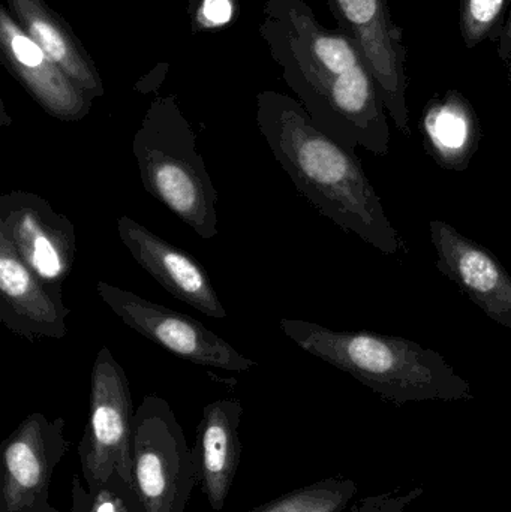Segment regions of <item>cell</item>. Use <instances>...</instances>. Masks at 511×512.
<instances>
[{"label":"cell","mask_w":511,"mask_h":512,"mask_svg":"<svg viewBox=\"0 0 511 512\" xmlns=\"http://www.w3.org/2000/svg\"><path fill=\"white\" fill-rule=\"evenodd\" d=\"M68 450L63 418L27 415L0 448V512H60L51 507L50 486Z\"/></svg>","instance_id":"obj_8"},{"label":"cell","mask_w":511,"mask_h":512,"mask_svg":"<svg viewBox=\"0 0 511 512\" xmlns=\"http://www.w3.org/2000/svg\"><path fill=\"white\" fill-rule=\"evenodd\" d=\"M425 147L438 165L450 171L467 170L480 143V123L467 98L456 90L435 96L422 117Z\"/></svg>","instance_id":"obj_16"},{"label":"cell","mask_w":511,"mask_h":512,"mask_svg":"<svg viewBox=\"0 0 511 512\" xmlns=\"http://www.w3.org/2000/svg\"><path fill=\"white\" fill-rule=\"evenodd\" d=\"M200 14L207 26H222L231 20L233 3L231 0H203Z\"/></svg>","instance_id":"obj_22"},{"label":"cell","mask_w":511,"mask_h":512,"mask_svg":"<svg viewBox=\"0 0 511 512\" xmlns=\"http://www.w3.org/2000/svg\"><path fill=\"white\" fill-rule=\"evenodd\" d=\"M257 120L278 164L324 218L383 255L404 249L356 153L321 131L303 105L279 93H261Z\"/></svg>","instance_id":"obj_1"},{"label":"cell","mask_w":511,"mask_h":512,"mask_svg":"<svg viewBox=\"0 0 511 512\" xmlns=\"http://www.w3.org/2000/svg\"><path fill=\"white\" fill-rule=\"evenodd\" d=\"M134 403L128 376L110 348L96 355L90 375L89 420L78 445L87 490L104 484L114 472L132 484Z\"/></svg>","instance_id":"obj_6"},{"label":"cell","mask_w":511,"mask_h":512,"mask_svg":"<svg viewBox=\"0 0 511 512\" xmlns=\"http://www.w3.org/2000/svg\"><path fill=\"white\" fill-rule=\"evenodd\" d=\"M438 271L488 318L511 330V276L500 259L444 221L429 222Z\"/></svg>","instance_id":"obj_11"},{"label":"cell","mask_w":511,"mask_h":512,"mask_svg":"<svg viewBox=\"0 0 511 512\" xmlns=\"http://www.w3.org/2000/svg\"><path fill=\"white\" fill-rule=\"evenodd\" d=\"M285 77L315 125L345 149L389 155V117L365 57L344 30L324 29L299 0L287 8Z\"/></svg>","instance_id":"obj_2"},{"label":"cell","mask_w":511,"mask_h":512,"mask_svg":"<svg viewBox=\"0 0 511 512\" xmlns=\"http://www.w3.org/2000/svg\"><path fill=\"white\" fill-rule=\"evenodd\" d=\"M143 188L197 236H218V191L197 150V137L171 99L147 111L132 141Z\"/></svg>","instance_id":"obj_4"},{"label":"cell","mask_w":511,"mask_h":512,"mask_svg":"<svg viewBox=\"0 0 511 512\" xmlns=\"http://www.w3.org/2000/svg\"><path fill=\"white\" fill-rule=\"evenodd\" d=\"M509 0H461L459 27L465 47L476 48L483 41L498 42Z\"/></svg>","instance_id":"obj_20"},{"label":"cell","mask_w":511,"mask_h":512,"mask_svg":"<svg viewBox=\"0 0 511 512\" xmlns=\"http://www.w3.org/2000/svg\"><path fill=\"white\" fill-rule=\"evenodd\" d=\"M333 15L365 57L384 107L398 131L411 137L407 105V47L387 0H327Z\"/></svg>","instance_id":"obj_9"},{"label":"cell","mask_w":511,"mask_h":512,"mask_svg":"<svg viewBox=\"0 0 511 512\" xmlns=\"http://www.w3.org/2000/svg\"><path fill=\"white\" fill-rule=\"evenodd\" d=\"M425 493L422 487L408 490L401 495L392 493H381V495L368 496L360 499L353 505L350 512H404L413 502Z\"/></svg>","instance_id":"obj_21"},{"label":"cell","mask_w":511,"mask_h":512,"mask_svg":"<svg viewBox=\"0 0 511 512\" xmlns=\"http://www.w3.org/2000/svg\"><path fill=\"white\" fill-rule=\"evenodd\" d=\"M62 288L39 279L0 236V322L6 330L29 342L62 340L68 334Z\"/></svg>","instance_id":"obj_12"},{"label":"cell","mask_w":511,"mask_h":512,"mask_svg":"<svg viewBox=\"0 0 511 512\" xmlns=\"http://www.w3.org/2000/svg\"><path fill=\"white\" fill-rule=\"evenodd\" d=\"M350 478H324L317 483L284 493L249 512H342L357 495Z\"/></svg>","instance_id":"obj_18"},{"label":"cell","mask_w":511,"mask_h":512,"mask_svg":"<svg viewBox=\"0 0 511 512\" xmlns=\"http://www.w3.org/2000/svg\"><path fill=\"white\" fill-rule=\"evenodd\" d=\"M21 27L35 39L48 59L90 99L104 93L101 78L74 33L41 0H9Z\"/></svg>","instance_id":"obj_17"},{"label":"cell","mask_w":511,"mask_h":512,"mask_svg":"<svg viewBox=\"0 0 511 512\" xmlns=\"http://www.w3.org/2000/svg\"><path fill=\"white\" fill-rule=\"evenodd\" d=\"M498 57L506 65L511 86V2L509 17L504 21L503 30H501L500 38H498Z\"/></svg>","instance_id":"obj_23"},{"label":"cell","mask_w":511,"mask_h":512,"mask_svg":"<svg viewBox=\"0 0 511 512\" xmlns=\"http://www.w3.org/2000/svg\"><path fill=\"white\" fill-rule=\"evenodd\" d=\"M117 233L132 258L174 298L210 318H227V310L209 273L194 256L156 236L129 216L117 219Z\"/></svg>","instance_id":"obj_13"},{"label":"cell","mask_w":511,"mask_h":512,"mask_svg":"<svg viewBox=\"0 0 511 512\" xmlns=\"http://www.w3.org/2000/svg\"><path fill=\"white\" fill-rule=\"evenodd\" d=\"M0 42L12 74L50 116L75 122L89 114L92 99L48 59L35 39L21 29L5 9L0 11Z\"/></svg>","instance_id":"obj_14"},{"label":"cell","mask_w":511,"mask_h":512,"mask_svg":"<svg viewBox=\"0 0 511 512\" xmlns=\"http://www.w3.org/2000/svg\"><path fill=\"white\" fill-rule=\"evenodd\" d=\"M0 236L11 242L39 279L62 288L77 255V236L69 218L41 195L8 192L0 197Z\"/></svg>","instance_id":"obj_10"},{"label":"cell","mask_w":511,"mask_h":512,"mask_svg":"<svg viewBox=\"0 0 511 512\" xmlns=\"http://www.w3.org/2000/svg\"><path fill=\"white\" fill-rule=\"evenodd\" d=\"M242 415L239 400H215L203 409L197 426L194 456L198 484L210 508L216 512L224 510L239 471Z\"/></svg>","instance_id":"obj_15"},{"label":"cell","mask_w":511,"mask_h":512,"mask_svg":"<svg viewBox=\"0 0 511 512\" xmlns=\"http://www.w3.org/2000/svg\"><path fill=\"white\" fill-rule=\"evenodd\" d=\"M71 512H143L132 484L114 472L95 490H87L78 475L72 477Z\"/></svg>","instance_id":"obj_19"},{"label":"cell","mask_w":511,"mask_h":512,"mask_svg":"<svg viewBox=\"0 0 511 512\" xmlns=\"http://www.w3.org/2000/svg\"><path fill=\"white\" fill-rule=\"evenodd\" d=\"M197 484L194 450L170 403L149 394L132 426V487L141 511L185 512Z\"/></svg>","instance_id":"obj_5"},{"label":"cell","mask_w":511,"mask_h":512,"mask_svg":"<svg viewBox=\"0 0 511 512\" xmlns=\"http://www.w3.org/2000/svg\"><path fill=\"white\" fill-rule=\"evenodd\" d=\"M96 292L123 324L182 360L237 373L249 372L257 366L255 361L240 354L227 340L192 316L153 303L104 280L98 282Z\"/></svg>","instance_id":"obj_7"},{"label":"cell","mask_w":511,"mask_h":512,"mask_svg":"<svg viewBox=\"0 0 511 512\" xmlns=\"http://www.w3.org/2000/svg\"><path fill=\"white\" fill-rule=\"evenodd\" d=\"M299 348L348 373L396 406L473 400L470 382L434 349L374 331L333 330L305 319H279Z\"/></svg>","instance_id":"obj_3"}]
</instances>
